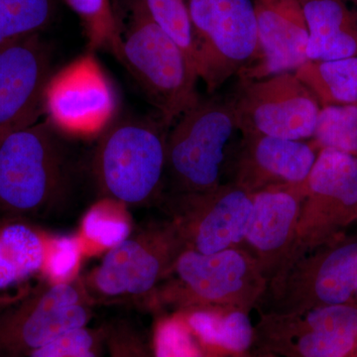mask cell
<instances>
[{
  "label": "cell",
  "mask_w": 357,
  "mask_h": 357,
  "mask_svg": "<svg viewBox=\"0 0 357 357\" xmlns=\"http://www.w3.org/2000/svg\"><path fill=\"white\" fill-rule=\"evenodd\" d=\"M237 134L241 133L234 98L199 100L181 115L167 134L163 198L208 192L225 184L241 142Z\"/></svg>",
  "instance_id": "2"
},
{
  "label": "cell",
  "mask_w": 357,
  "mask_h": 357,
  "mask_svg": "<svg viewBox=\"0 0 357 357\" xmlns=\"http://www.w3.org/2000/svg\"><path fill=\"white\" fill-rule=\"evenodd\" d=\"M305 191L291 263L344 236L357 222V159L337 150H319Z\"/></svg>",
  "instance_id": "10"
},
{
  "label": "cell",
  "mask_w": 357,
  "mask_h": 357,
  "mask_svg": "<svg viewBox=\"0 0 357 357\" xmlns=\"http://www.w3.org/2000/svg\"><path fill=\"white\" fill-rule=\"evenodd\" d=\"M257 44L239 72L243 83L295 72L309 61V30L300 0H255Z\"/></svg>",
  "instance_id": "17"
},
{
  "label": "cell",
  "mask_w": 357,
  "mask_h": 357,
  "mask_svg": "<svg viewBox=\"0 0 357 357\" xmlns=\"http://www.w3.org/2000/svg\"><path fill=\"white\" fill-rule=\"evenodd\" d=\"M357 236H342L301 256L268 282L262 312H290L352 302Z\"/></svg>",
  "instance_id": "7"
},
{
  "label": "cell",
  "mask_w": 357,
  "mask_h": 357,
  "mask_svg": "<svg viewBox=\"0 0 357 357\" xmlns=\"http://www.w3.org/2000/svg\"><path fill=\"white\" fill-rule=\"evenodd\" d=\"M234 105L241 136L290 140L312 139L321 109L294 72L243 83Z\"/></svg>",
  "instance_id": "12"
},
{
  "label": "cell",
  "mask_w": 357,
  "mask_h": 357,
  "mask_svg": "<svg viewBox=\"0 0 357 357\" xmlns=\"http://www.w3.org/2000/svg\"><path fill=\"white\" fill-rule=\"evenodd\" d=\"M185 248L172 220H150L107 251L82 280L93 305L135 302L141 307L169 276Z\"/></svg>",
  "instance_id": "6"
},
{
  "label": "cell",
  "mask_w": 357,
  "mask_h": 357,
  "mask_svg": "<svg viewBox=\"0 0 357 357\" xmlns=\"http://www.w3.org/2000/svg\"><path fill=\"white\" fill-rule=\"evenodd\" d=\"M351 357H357V347L356 349V351H354V354H352Z\"/></svg>",
  "instance_id": "35"
},
{
  "label": "cell",
  "mask_w": 357,
  "mask_h": 357,
  "mask_svg": "<svg viewBox=\"0 0 357 357\" xmlns=\"http://www.w3.org/2000/svg\"><path fill=\"white\" fill-rule=\"evenodd\" d=\"M356 347L354 302L298 312H261L255 325V349L280 357H351Z\"/></svg>",
  "instance_id": "11"
},
{
  "label": "cell",
  "mask_w": 357,
  "mask_h": 357,
  "mask_svg": "<svg viewBox=\"0 0 357 357\" xmlns=\"http://www.w3.org/2000/svg\"><path fill=\"white\" fill-rule=\"evenodd\" d=\"M352 302L356 303L357 304V291L356 295H354V299H352Z\"/></svg>",
  "instance_id": "33"
},
{
  "label": "cell",
  "mask_w": 357,
  "mask_h": 357,
  "mask_svg": "<svg viewBox=\"0 0 357 357\" xmlns=\"http://www.w3.org/2000/svg\"><path fill=\"white\" fill-rule=\"evenodd\" d=\"M144 1L155 23L180 47L195 67L194 30L187 0Z\"/></svg>",
  "instance_id": "28"
},
{
  "label": "cell",
  "mask_w": 357,
  "mask_h": 357,
  "mask_svg": "<svg viewBox=\"0 0 357 357\" xmlns=\"http://www.w3.org/2000/svg\"><path fill=\"white\" fill-rule=\"evenodd\" d=\"M117 1H119V0H112V3H114V8L115 6H117Z\"/></svg>",
  "instance_id": "34"
},
{
  "label": "cell",
  "mask_w": 357,
  "mask_h": 357,
  "mask_svg": "<svg viewBox=\"0 0 357 357\" xmlns=\"http://www.w3.org/2000/svg\"><path fill=\"white\" fill-rule=\"evenodd\" d=\"M167 126L151 119L115 122L100 135L93 159L105 198L128 208L161 202L165 191Z\"/></svg>",
  "instance_id": "4"
},
{
  "label": "cell",
  "mask_w": 357,
  "mask_h": 357,
  "mask_svg": "<svg viewBox=\"0 0 357 357\" xmlns=\"http://www.w3.org/2000/svg\"><path fill=\"white\" fill-rule=\"evenodd\" d=\"M251 357H280L276 356V354H271V352L260 351V349H253Z\"/></svg>",
  "instance_id": "32"
},
{
  "label": "cell",
  "mask_w": 357,
  "mask_h": 357,
  "mask_svg": "<svg viewBox=\"0 0 357 357\" xmlns=\"http://www.w3.org/2000/svg\"><path fill=\"white\" fill-rule=\"evenodd\" d=\"M133 230L128 206L102 197L86 211L76 234L81 241L84 257H89L105 255L126 241Z\"/></svg>",
  "instance_id": "22"
},
{
  "label": "cell",
  "mask_w": 357,
  "mask_h": 357,
  "mask_svg": "<svg viewBox=\"0 0 357 357\" xmlns=\"http://www.w3.org/2000/svg\"><path fill=\"white\" fill-rule=\"evenodd\" d=\"M252 196L227 182L211 191L165 196L161 202L187 248L213 255L243 246Z\"/></svg>",
  "instance_id": "13"
},
{
  "label": "cell",
  "mask_w": 357,
  "mask_h": 357,
  "mask_svg": "<svg viewBox=\"0 0 357 357\" xmlns=\"http://www.w3.org/2000/svg\"><path fill=\"white\" fill-rule=\"evenodd\" d=\"M105 344L103 328H77L40 347L29 357H98L100 344Z\"/></svg>",
  "instance_id": "30"
},
{
  "label": "cell",
  "mask_w": 357,
  "mask_h": 357,
  "mask_svg": "<svg viewBox=\"0 0 357 357\" xmlns=\"http://www.w3.org/2000/svg\"><path fill=\"white\" fill-rule=\"evenodd\" d=\"M57 132L37 122L0 139V218L35 220L63 203L70 167Z\"/></svg>",
  "instance_id": "3"
},
{
  "label": "cell",
  "mask_w": 357,
  "mask_h": 357,
  "mask_svg": "<svg viewBox=\"0 0 357 357\" xmlns=\"http://www.w3.org/2000/svg\"><path fill=\"white\" fill-rule=\"evenodd\" d=\"M294 73L321 107L357 103V57L309 60Z\"/></svg>",
  "instance_id": "23"
},
{
  "label": "cell",
  "mask_w": 357,
  "mask_h": 357,
  "mask_svg": "<svg viewBox=\"0 0 357 357\" xmlns=\"http://www.w3.org/2000/svg\"><path fill=\"white\" fill-rule=\"evenodd\" d=\"M55 13V0H0V46L40 34Z\"/></svg>",
  "instance_id": "25"
},
{
  "label": "cell",
  "mask_w": 357,
  "mask_h": 357,
  "mask_svg": "<svg viewBox=\"0 0 357 357\" xmlns=\"http://www.w3.org/2000/svg\"><path fill=\"white\" fill-rule=\"evenodd\" d=\"M319 150L314 140L241 136L229 182L252 195L278 185H304Z\"/></svg>",
  "instance_id": "18"
},
{
  "label": "cell",
  "mask_w": 357,
  "mask_h": 357,
  "mask_svg": "<svg viewBox=\"0 0 357 357\" xmlns=\"http://www.w3.org/2000/svg\"><path fill=\"white\" fill-rule=\"evenodd\" d=\"M103 333L109 357H153L149 340L130 319H114Z\"/></svg>",
  "instance_id": "31"
},
{
  "label": "cell",
  "mask_w": 357,
  "mask_h": 357,
  "mask_svg": "<svg viewBox=\"0 0 357 357\" xmlns=\"http://www.w3.org/2000/svg\"><path fill=\"white\" fill-rule=\"evenodd\" d=\"M319 149H333L357 159V103L321 107L312 139Z\"/></svg>",
  "instance_id": "26"
},
{
  "label": "cell",
  "mask_w": 357,
  "mask_h": 357,
  "mask_svg": "<svg viewBox=\"0 0 357 357\" xmlns=\"http://www.w3.org/2000/svg\"><path fill=\"white\" fill-rule=\"evenodd\" d=\"M177 312L204 357H251L255 325L250 312L220 307H192Z\"/></svg>",
  "instance_id": "21"
},
{
  "label": "cell",
  "mask_w": 357,
  "mask_h": 357,
  "mask_svg": "<svg viewBox=\"0 0 357 357\" xmlns=\"http://www.w3.org/2000/svg\"><path fill=\"white\" fill-rule=\"evenodd\" d=\"M126 13V24L121 25V63L171 128L198 102V74L184 52L155 23L144 0H128Z\"/></svg>",
  "instance_id": "5"
},
{
  "label": "cell",
  "mask_w": 357,
  "mask_h": 357,
  "mask_svg": "<svg viewBox=\"0 0 357 357\" xmlns=\"http://www.w3.org/2000/svg\"><path fill=\"white\" fill-rule=\"evenodd\" d=\"M0 357H3V356H0Z\"/></svg>",
  "instance_id": "36"
},
{
  "label": "cell",
  "mask_w": 357,
  "mask_h": 357,
  "mask_svg": "<svg viewBox=\"0 0 357 357\" xmlns=\"http://www.w3.org/2000/svg\"><path fill=\"white\" fill-rule=\"evenodd\" d=\"M93 306L82 276L70 283L43 284L0 311V356L29 357L61 335L84 328Z\"/></svg>",
  "instance_id": "9"
},
{
  "label": "cell",
  "mask_w": 357,
  "mask_h": 357,
  "mask_svg": "<svg viewBox=\"0 0 357 357\" xmlns=\"http://www.w3.org/2000/svg\"><path fill=\"white\" fill-rule=\"evenodd\" d=\"M115 109L114 88L91 55L82 56L52 75L45 89L47 121L56 130L75 137L102 133Z\"/></svg>",
  "instance_id": "14"
},
{
  "label": "cell",
  "mask_w": 357,
  "mask_h": 357,
  "mask_svg": "<svg viewBox=\"0 0 357 357\" xmlns=\"http://www.w3.org/2000/svg\"><path fill=\"white\" fill-rule=\"evenodd\" d=\"M195 40V68L210 93L245 67L257 44L255 2L187 0Z\"/></svg>",
  "instance_id": "8"
},
{
  "label": "cell",
  "mask_w": 357,
  "mask_h": 357,
  "mask_svg": "<svg viewBox=\"0 0 357 357\" xmlns=\"http://www.w3.org/2000/svg\"><path fill=\"white\" fill-rule=\"evenodd\" d=\"M310 61L357 57V0H300Z\"/></svg>",
  "instance_id": "20"
},
{
  "label": "cell",
  "mask_w": 357,
  "mask_h": 357,
  "mask_svg": "<svg viewBox=\"0 0 357 357\" xmlns=\"http://www.w3.org/2000/svg\"><path fill=\"white\" fill-rule=\"evenodd\" d=\"M305 185H278L253 194L243 246L268 282L292 261Z\"/></svg>",
  "instance_id": "16"
},
{
  "label": "cell",
  "mask_w": 357,
  "mask_h": 357,
  "mask_svg": "<svg viewBox=\"0 0 357 357\" xmlns=\"http://www.w3.org/2000/svg\"><path fill=\"white\" fill-rule=\"evenodd\" d=\"M267 286L259 265L244 246L213 255L185 248L169 276L141 307L156 314L192 307L250 312L259 306Z\"/></svg>",
  "instance_id": "1"
},
{
  "label": "cell",
  "mask_w": 357,
  "mask_h": 357,
  "mask_svg": "<svg viewBox=\"0 0 357 357\" xmlns=\"http://www.w3.org/2000/svg\"><path fill=\"white\" fill-rule=\"evenodd\" d=\"M65 1L81 20L91 49L109 52L121 63V24L115 15L112 0Z\"/></svg>",
  "instance_id": "24"
},
{
  "label": "cell",
  "mask_w": 357,
  "mask_h": 357,
  "mask_svg": "<svg viewBox=\"0 0 357 357\" xmlns=\"http://www.w3.org/2000/svg\"><path fill=\"white\" fill-rule=\"evenodd\" d=\"M84 258L83 248L77 234H54L45 266V282L66 284L77 280Z\"/></svg>",
  "instance_id": "29"
},
{
  "label": "cell",
  "mask_w": 357,
  "mask_h": 357,
  "mask_svg": "<svg viewBox=\"0 0 357 357\" xmlns=\"http://www.w3.org/2000/svg\"><path fill=\"white\" fill-rule=\"evenodd\" d=\"M51 76L50 52L40 34L0 46V139L38 122Z\"/></svg>",
  "instance_id": "15"
},
{
  "label": "cell",
  "mask_w": 357,
  "mask_h": 357,
  "mask_svg": "<svg viewBox=\"0 0 357 357\" xmlns=\"http://www.w3.org/2000/svg\"><path fill=\"white\" fill-rule=\"evenodd\" d=\"M149 342L153 357H204L196 340L177 312L159 314Z\"/></svg>",
  "instance_id": "27"
},
{
  "label": "cell",
  "mask_w": 357,
  "mask_h": 357,
  "mask_svg": "<svg viewBox=\"0 0 357 357\" xmlns=\"http://www.w3.org/2000/svg\"><path fill=\"white\" fill-rule=\"evenodd\" d=\"M54 234L29 218H0V311L41 287Z\"/></svg>",
  "instance_id": "19"
}]
</instances>
